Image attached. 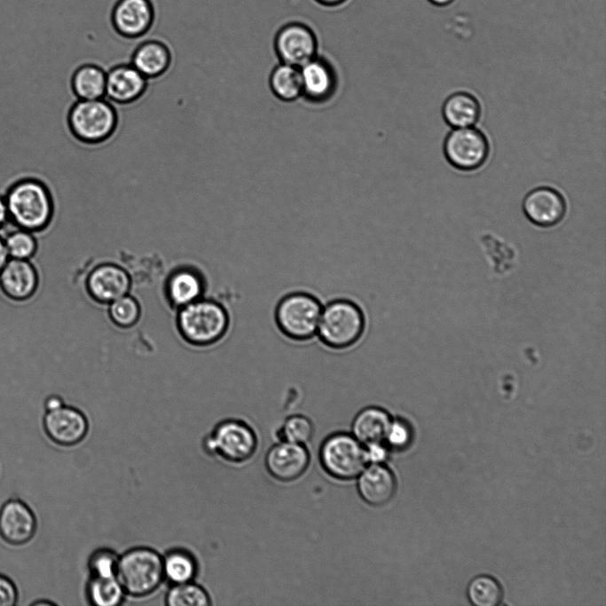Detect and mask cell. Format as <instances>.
I'll list each match as a JSON object with an SVG mask.
<instances>
[{
    "label": "cell",
    "instance_id": "obj_3",
    "mask_svg": "<svg viewBox=\"0 0 606 606\" xmlns=\"http://www.w3.org/2000/svg\"><path fill=\"white\" fill-rule=\"evenodd\" d=\"M69 132L79 143L98 146L109 140L119 125L116 106L106 98L76 99L67 114Z\"/></svg>",
    "mask_w": 606,
    "mask_h": 606
},
{
    "label": "cell",
    "instance_id": "obj_39",
    "mask_svg": "<svg viewBox=\"0 0 606 606\" xmlns=\"http://www.w3.org/2000/svg\"><path fill=\"white\" fill-rule=\"evenodd\" d=\"M11 223L4 194H0V231Z\"/></svg>",
    "mask_w": 606,
    "mask_h": 606
},
{
    "label": "cell",
    "instance_id": "obj_5",
    "mask_svg": "<svg viewBox=\"0 0 606 606\" xmlns=\"http://www.w3.org/2000/svg\"><path fill=\"white\" fill-rule=\"evenodd\" d=\"M322 308L316 295L305 291L290 292L275 307V324L291 341H310L317 335Z\"/></svg>",
    "mask_w": 606,
    "mask_h": 606
},
{
    "label": "cell",
    "instance_id": "obj_6",
    "mask_svg": "<svg viewBox=\"0 0 606 606\" xmlns=\"http://www.w3.org/2000/svg\"><path fill=\"white\" fill-rule=\"evenodd\" d=\"M177 327L186 342L208 345L219 341L229 327V315L219 303L198 299L182 308L177 314Z\"/></svg>",
    "mask_w": 606,
    "mask_h": 606
},
{
    "label": "cell",
    "instance_id": "obj_38",
    "mask_svg": "<svg viewBox=\"0 0 606 606\" xmlns=\"http://www.w3.org/2000/svg\"><path fill=\"white\" fill-rule=\"evenodd\" d=\"M64 405V400L59 395L56 394L49 395L43 402V407L45 412L58 409Z\"/></svg>",
    "mask_w": 606,
    "mask_h": 606
},
{
    "label": "cell",
    "instance_id": "obj_14",
    "mask_svg": "<svg viewBox=\"0 0 606 606\" xmlns=\"http://www.w3.org/2000/svg\"><path fill=\"white\" fill-rule=\"evenodd\" d=\"M43 428L51 441L60 446H73L87 436L89 422L83 412L75 407L62 405L45 412Z\"/></svg>",
    "mask_w": 606,
    "mask_h": 606
},
{
    "label": "cell",
    "instance_id": "obj_20",
    "mask_svg": "<svg viewBox=\"0 0 606 606\" xmlns=\"http://www.w3.org/2000/svg\"><path fill=\"white\" fill-rule=\"evenodd\" d=\"M86 287L91 296L101 303H109L127 295L130 287L128 272L119 265L103 264L96 266L86 279Z\"/></svg>",
    "mask_w": 606,
    "mask_h": 606
},
{
    "label": "cell",
    "instance_id": "obj_42",
    "mask_svg": "<svg viewBox=\"0 0 606 606\" xmlns=\"http://www.w3.org/2000/svg\"><path fill=\"white\" fill-rule=\"evenodd\" d=\"M454 0H429V3L436 6L443 7L452 4Z\"/></svg>",
    "mask_w": 606,
    "mask_h": 606
},
{
    "label": "cell",
    "instance_id": "obj_24",
    "mask_svg": "<svg viewBox=\"0 0 606 606\" xmlns=\"http://www.w3.org/2000/svg\"><path fill=\"white\" fill-rule=\"evenodd\" d=\"M106 69L93 62L79 65L72 72L69 86L76 99L104 98Z\"/></svg>",
    "mask_w": 606,
    "mask_h": 606
},
{
    "label": "cell",
    "instance_id": "obj_41",
    "mask_svg": "<svg viewBox=\"0 0 606 606\" xmlns=\"http://www.w3.org/2000/svg\"><path fill=\"white\" fill-rule=\"evenodd\" d=\"M319 4L326 5V6H335L338 4H342L346 0H316Z\"/></svg>",
    "mask_w": 606,
    "mask_h": 606
},
{
    "label": "cell",
    "instance_id": "obj_29",
    "mask_svg": "<svg viewBox=\"0 0 606 606\" xmlns=\"http://www.w3.org/2000/svg\"><path fill=\"white\" fill-rule=\"evenodd\" d=\"M36 233L14 226L4 237L10 258L32 260L38 251Z\"/></svg>",
    "mask_w": 606,
    "mask_h": 606
},
{
    "label": "cell",
    "instance_id": "obj_37",
    "mask_svg": "<svg viewBox=\"0 0 606 606\" xmlns=\"http://www.w3.org/2000/svg\"><path fill=\"white\" fill-rule=\"evenodd\" d=\"M365 449L368 464L386 463L390 451L383 442L366 445Z\"/></svg>",
    "mask_w": 606,
    "mask_h": 606
},
{
    "label": "cell",
    "instance_id": "obj_31",
    "mask_svg": "<svg viewBox=\"0 0 606 606\" xmlns=\"http://www.w3.org/2000/svg\"><path fill=\"white\" fill-rule=\"evenodd\" d=\"M502 594L499 582L486 575L474 578L468 586V599L476 606H496L500 602Z\"/></svg>",
    "mask_w": 606,
    "mask_h": 606
},
{
    "label": "cell",
    "instance_id": "obj_34",
    "mask_svg": "<svg viewBox=\"0 0 606 606\" xmlns=\"http://www.w3.org/2000/svg\"><path fill=\"white\" fill-rule=\"evenodd\" d=\"M118 558L116 553L110 548L96 549L88 560L91 577H115Z\"/></svg>",
    "mask_w": 606,
    "mask_h": 606
},
{
    "label": "cell",
    "instance_id": "obj_23",
    "mask_svg": "<svg viewBox=\"0 0 606 606\" xmlns=\"http://www.w3.org/2000/svg\"><path fill=\"white\" fill-rule=\"evenodd\" d=\"M481 112L477 98L466 91L450 94L442 105L443 119L453 129L474 126L479 121Z\"/></svg>",
    "mask_w": 606,
    "mask_h": 606
},
{
    "label": "cell",
    "instance_id": "obj_18",
    "mask_svg": "<svg viewBox=\"0 0 606 606\" xmlns=\"http://www.w3.org/2000/svg\"><path fill=\"white\" fill-rule=\"evenodd\" d=\"M356 479L358 495L369 506L382 507L396 494L397 479L386 463L367 464Z\"/></svg>",
    "mask_w": 606,
    "mask_h": 606
},
{
    "label": "cell",
    "instance_id": "obj_13",
    "mask_svg": "<svg viewBox=\"0 0 606 606\" xmlns=\"http://www.w3.org/2000/svg\"><path fill=\"white\" fill-rule=\"evenodd\" d=\"M311 454L306 445L279 441L267 451L264 465L268 473L283 483L300 478L308 469Z\"/></svg>",
    "mask_w": 606,
    "mask_h": 606
},
{
    "label": "cell",
    "instance_id": "obj_25",
    "mask_svg": "<svg viewBox=\"0 0 606 606\" xmlns=\"http://www.w3.org/2000/svg\"><path fill=\"white\" fill-rule=\"evenodd\" d=\"M204 290L202 279L191 269L173 272L167 280L166 292L170 303L182 308L201 298Z\"/></svg>",
    "mask_w": 606,
    "mask_h": 606
},
{
    "label": "cell",
    "instance_id": "obj_17",
    "mask_svg": "<svg viewBox=\"0 0 606 606\" xmlns=\"http://www.w3.org/2000/svg\"><path fill=\"white\" fill-rule=\"evenodd\" d=\"M40 286V273L32 260L10 258L0 272V292L10 301L32 299Z\"/></svg>",
    "mask_w": 606,
    "mask_h": 606
},
{
    "label": "cell",
    "instance_id": "obj_30",
    "mask_svg": "<svg viewBox=\"0 0 606 606\" xmlns=\"http://www.w3.org/2000/svg\"><path fill=\"white\" fill-rule=\"evenodd\" d=\"M165 603L169 606H209L211 600L202 586L190 581L173 585L166 594Z\"/></svg>",
    "mask_w": 606,
    "mask_h": 606
},
{
    "label": "cell",
    "instance_id": "obj_32",
    "mask_svg": "<svg viewBox=\"0 0 606 606\" xmlns=\"http://www.w3.org/2000/svg\"><path fill=\"white\" fill-rule=\"evenodd\" d=\"M314 434L312 421L306 415L296 413L287 416L278 429L279 441L306 445Z\"/></svg>",
    "mask_w": 606,
    "mask_h": 606
},
{
    "label": "cell",
    "instance_id": "obj_22",
    "mask_svg": "<svg viewBox=\"0 0 606 606\" xmlns=\"http://www.w3.org/2000/svg\"><path fill=\"white\" fill-rule=\"evenodd\" d=\"M391 420L392 415L385 408L369 405L354 416L350 433L364 445L384 443Z\"/></svg>",
    "mask_w": 606,
    "mask_h": 606
},
{
    "label": "cell",
    "instance_id": "obj_27",
    "mask_svg": "<svg viewBox=\"0 0 606 606\" xmlns=\"http://www.w3.org/2000/svg\"><path fill=\"white\" fill-rule=\"evenodd\" d=\"M164 578L173 585L193 581L198 566L194 556L185 549H172L162 556Z\"/></svg>",
    "mask_w": 606,
    "mask_h": 606
},
{
    "label": "cell",
    "instance_id": "obj_40",
    "mask_svg": "<svg viewBox=\"0 0 606 606\" xmlns=\"http://www.w3.org/2000/svg\"><path fill=\"white\" fill-rule=\"evenodd\" d=\"M9 259L10 257L5 248L4 237L0 234V272Z\"/></svg>",
    "mask_w": 606,
    "mask_h": 606
},
{
    "label": "cell",
    "instance_id": "obj_26",
    "mask_svg": "<svg viewBox=\"0 0 606 606\" xmlns=\"http://www.w3.org/2000/svg\"><path fill=\"white\" fill-rule=\"evenodd\" d=\"M269 85L278 99L284 102L295 101L303 94L299 67L280 62L271 72Z\"/></svg>",
    "mask_w": 606,
    "mask_h": 606
},
{
    "label": "cell",
    "instance_id": "obj_9",
    "mask_svg": "<svg viewBox=\"0 0 606 606\" xmlns=\"http://www.w3.org/2000/svg\"><path fill=\"white\" fill-rule=\"evenodd\" d=\"M443 153L447 162L460 171H474L488 160L490 142L479 129L454 128L445 136Z\"/></svg>",
    "mask_w": 606,
    "mask_h": 606
},
{
    "label": "cell",
    "instance_id": "obj_19",
    "mask_svg": "<svg viewBox=\"0 0 606 606\" xmlns=\"http://www.w3.org/2000/svg\"><path fill=\"white\" fill-rule=\"evenodd\" d=\"M299 69L302 97L314 104H322L332 98L337 89L338 78L327 60L316 56Z\"/></svg>",
    "mask_w": 606,
    "mask_h": 606
},
{
    "label": "cell",
    "instance_id": "obj_43",
    "mask_svg": "<svg viewBox=\"0 0 606 606\" xmlns=\"http://www.w3.org/2000/svg\"><path fill=\"white\" fill-rule=\"evenodd\" d=\"M54 604H55L54 602H50V601H48V600H45V599H44V600L35 601V602H34L33 603H31V605H35V606H40V605H54Z\"/></svg>",
    "mask_w": 606,
    "mask_h": 606
},
{
    "label": "cell",
    "instance_id": "obj_28",
    "mask_svg": "<svg viewBox=\"0 0 606 606\" xmlns=\"http://www.w3.org/2000/svg\"><path fill=\"white\" fill-rule=\"evenodd\" d=\"M86 590L89 602L95 606H117L126 595L116 577H91Z\"/></svg>",
    "mask_w": 606,
    "mask_h": 606
},
{
    "label": "cell",
    "instance_id": "obj_8",
    "mask_svg": "<svg viewBox=\"0 0 606 606\" xmlns=\"http://www.w3.org/2000/svg\"><path fill=\"white\" fill-rule=\"evenodd\" d=\"M204 451L211 456L240 464L250 460L258 446L255 430L247 422L228 419L220 421L203 440Z\"/></svg>",
    "mask_w": 606,
    "mask_h": 606
},
{
    "label": "cell",
    "instance_id": "obj_4",
    "mask_svg": "<svg viewBox=\"0 0 606 606\" xmlns=\"http://www.w3.org/2000/svg\"><path fill=\"white\" fill-rule=\"evenodd\" d=\"M115 577L125 594L141 598L156 591L164 579L162 556L147 547H137L118 558Z\"/></svg>",
    "mask_w": 606,
    "mask_h": 606
},
{
    "label": "cell",
    "instance_id": "obj_12",
    "mask_svg": "<svg viewBox=\"0 0 606 606\" xmlns=\"http://www.w3.org/2000/svg\"><path fill=\"white\" fill-rule=\"evenodd\" d=\"M522 209L526 218L534 225L550 228L560 224L567 212L563 194L556 188L541 185L524 196Z\"/></svg>",
    "mask_w": 606,
    "mask_h": 606
},
{
    "label": "cell",
    "instance_id": "obj_36",
    "mask_svg": "<svg viewBox=\"0 0 606 606\" xmlns=\"http://www.w3.org/2000/svg\"><path fill=\"white\" fill-rule=\"evenodd\" d=\"M19 601V591L12 579L0 573V606H14Z\"/></svg>",
    "mask_w": 606,
    "mask_h": 606
},
{
    "label": "cell",
    "instance_id": "obj_7",
    "mask_svg": "<svg viewBox=\"0 0 606 606\" xmlns=\"http://www.w3.org/2000/svg\"><path fill=\"white\" fill-rule=\"evenodd\" d=\"M319 459L324 471L341 481L356 479L368 464L365 445L346 431L327 436L320 445Z\"/></svg>",
    "mask_w": 606,
    "mask_h": 606
},
{
    "label": "cell",
    "instance_id": "obj_11",
    "mask_svg": "<svg viewBox=\"0 0 606 606\" xmlns=\"http://www.w3.org/2000/svg\"><path fill=\"white\" fill-rule=\"evenodd\" d=\"M274 49L281 63L300 67L317 56L318 41L309 27L292 22L278 31Z\"/></svg>",
    "mask_w": 606,
    "mask_h": 606
},
{
    "label": "cell",
    "instance_id": "obj_2",
    "mask_svg": "<svg viewBox=\"0 0 606 606\" xmlns=\"http://www.w3.org/2000/svg\"><path fill=\"white\" fill-rule=\"evenodd\" d=\"M366 327L362 308L352 300L338 298L323 305L316 336L329 349L346 350L360 341Z\"/></svg>",
    "mask_w": 606,
    "mask_h": 606
},
{
    "label": "cell",
    "instance_id": "obj_21",
    "mask_svg": "<svg viewBox=\"0 0 606 606\" xmlns=\"http://www.w3.org/2000/svg\"><path fill=\"white\" fill-rule=\"evenodd\" d=\"M172 61L170 47L157 38L140 42L130 59V63L148 80L164 75L171 67Z\"/></svg>",
    "mask_w": 606,
    "mask_h": 606
},
{
    "label": "cell",
    "instance_id": "obj_16",
    "mask_svg": "<svg viewBox=\"0 0 606 606\" xmlns=\"http://www.w3.org/2000/svg\"><path fill=\"white\" fill-rule=\"evenodd\" d=\"M149 80L130 62H122L106 70L105 98L115 106H128L143 98Z\"/></svg>",
    "mask_w": 606,
    "mask_h": 606
},
{
    "label": "cell",
    "instance_id": "obj_35",
    "mask_svg": "<svg viewBox=\"0 0 606 606\" xmlns=\"http://www.w3.org/2000/svg\"><path fill=\"white\" fill-rule=\"evenodd\" d=\"M412 440V429L409 423L402 418L392 417L387 430L384 444L390 450H403Z\"/></svg>",
    "mask_w": 606,
    "mask_h": 606
},
{
    "label": "cell",
    "instance_id": "obj_10",
    "mask_svg": "<svg viewBox=\"0 0 606 606\" xmlns=\"http://www.w3.org/2000/svg\"><path fill=\"white\" fill-rule=\"evenodd\" d=\"M155 17L152 0H116L111 9L110 22L121 37L137 40L150 32Z\"/></svg>",
    "mask_w": 606,
    "mask_h": 606
},
{
    "label": "cell",
    "instance_id": "obj_15",
    "mask_svg": "<svg viewBox=\"0 0 606 606\" xmlns=\"http://www.w3.org/2000/svg\"><path fill=\"white\" fill-rule=\"evenodd\" d=\"M37 519L22 500L12 497L0 507V538L9 545L22 546L35 535Z\"/></svg>",
    "mask_w": 606,
    "mask_h": 606
},
{
    "label": "cell",
    "instance_id": "obj_33",
    "mask_svg": "<svg viewBox=\"0 0 606 606\" xmlns=\"http://www.w3.org/2000/svg\"><path fill=\"white\" fill-rule=\"evenodd\" d=\"M108 315L117 327H130L140 317V306L135 298L127 294L108 303Z\"/></svg>",
    "mask_w": 606,
    "mask_h": 606
},
{
    "label": "cell",
    "instance_id": "obj_1",
    "mask_svg": "<svg viewBox=\"0 0 606 606\" xmlns=\"http://www.w3.org/2000/svg\"><path fill=\"white\" fill-rule=\"evenodd\" d=\"M10 222L35 233L47 229L55 214L50 187L41 179L23 177L13 182L4 194Z\"/></svg>",
    "mask_w": 606,
    "mask_h": 606
}]
</instances>
